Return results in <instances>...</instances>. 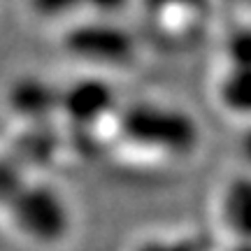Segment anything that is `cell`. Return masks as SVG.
Masks as SVG:
<instances>
[{"mask_svg":"<svg viewBox=\"0 0 251 251\" xmlns=\"http://www.w3.org/2000/svg\"><path fill=\"white\" fill-rule=\"evenodd\" d=\"M226 56L230 68H251V28H242L228 37Z\"/></svg>","mask_w":251,"mask_h":251,"instance_id":"obj_7","label":"cell"},{"mask_svg":"<svg viewBox=\"0 0 251 251\" xmlns=\"http://www.w3.org/2000/svg\"><path fill=\"white\" fill-rule=\"evenodd\" d=\"M135 251H209V244L202 237H186V240H149L140 244Z\"/></svg>","mask_w":251,"mask_h":251,"instance_id":"obj_8","label":"cell"},{"mask_svg":"<svg viewBox=\"0 0 251 251\" xmlns=\"http://www.w3.org/2000/svg\"><path fill=\"white\" fill-rule=\"evenodd\" d=\"M224 219L240 242H251V177H237L226 186Z\"/></svg>","mask_w":251,"mask_h":251,"instance_id":"obj_4","label":"cell"},{"mask_svg":"<svg viewBox=\"0 0 251 251\" xmlns=\"http://www.w3.org/2000/svg\"><path fill=\"white\" fill-rule=\"evenodd\" d=\"M242 149H244V156L251 161V133L244 137V144H242Z\"/></svg>","mask_w":251,"mask_h":251,"instance_id":"obj_10","label":"cell"},{"mask_svg":"<svg viewBox=\"0 0 251 251\" xmlns=\"http://www.w3.org/2000/svg\"><path fill=\"white\" fill-rule=\"evenodd\" d=\"M61 107L79 124H93L114 107V89L102 79H81L63 91Z\"/></svg>","mask_w":251,"mask_h":251,"instance_id":"obj_3","label":"cell"},{"mask_svg":"<svg viewBox=\"0 0 251 251\" xmlns=\"http://www.w3.org/2000/svg\"><path fill=\"white\" fill-rule=\"evenodd\" d=\"M70 49L86 61L102 65H124L133 58L135 42L126 30L112 24H89L79 26L70 35Z\"/></svg>","mask_w":251,"mask_h":251,"instance_id":"obj_2","label":"cell"},{"mask_svg":"<svg viewBox=\"0 0 251 251\" xmlns=\"http://www.w3.org/2000/svg\"><path fill=\"white\" fill-rule=\"evenodd\" d=\"M33 5L45 17H61V14H72L79 9L112 14L117 9H124L128 0H33Z\"/></svg>","mask_w":251,"mask_h":251,"instance_id":"obj_6","label":"cell"},{"mask_svg":"<svg viewBox=\"0 0 251 251\" xmlns=\"http://www.w3.org/2000/svg\"><path fill=\"white\" fill-rule=\"evenodd\" d=\"M156 7H168V5H186V7H198L202 0H151Z\"/></svg>","mask_w":251,"mask_h":251,"instance_id":"obj_9","label":"cell"},{"mask_svg":"<svg viewBox=\"0 0 251 251\" xmlns=\"http://www.w3.org/2000/svg\"><path fill=\"white\" fill-rule=\"evenodd\" d=\"M219 96L235 114H251V68H230L219 86Z\"/></svg>","mask_w":251,"mask_h":251,"instance_id":"obj_5","label":"cell"},{"mask_svg":"<svg viewBox=\"0 0 251 251\" xmlns=\"http://www.w3.org/2000/svg\"><path fill=\"white\" fill-rule=\"evenodd\" d=\"M121 135L137 147L170 156H186L198 147L200 128L184 109L140 102L128 107L119 121Z\"/></svg>","mask_w":251,"mask_h":251,"instance_id":"obj_1","label":"cell"},{"mask_svg":"<svg viewBox=\"0 0 251 251\" xmlns=\"http://www.w3.org/2000/svg\"><path fill=\"white\" fill-rule=\"evenodd\" d=\"M230 251H251V242H237Z\"/></svg>","mask_w":251,"mask_h":251,"instance_id":"obj_11","label":"cell"}]
</instances>
